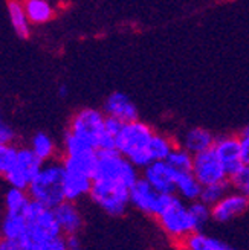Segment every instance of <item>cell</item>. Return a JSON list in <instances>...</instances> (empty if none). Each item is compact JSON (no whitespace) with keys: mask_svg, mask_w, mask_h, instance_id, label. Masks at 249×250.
Returning a JSON list of instances; mask_svg holds the SVG:
<instances>
[{"mask_svg":"<svg viewBox=\"0 0 249 250\" xmlns=\"http://www.w3.org/2000/svg\"><path fill=\"white\" fill-rule=\"evenodd\" d=\"M155 133L156 130L144 121L135 119L126 122L116 134L115 149L126 156L138 169H144L153 162L148 153V145Z\"/></svg>","mask_w":249,"mask_h":250,"instance_id":"cell-1","label":"cell"},{"mask_svg":"<svg viewBox=\"0 0 249 250\" xmlns=\"http://www.w3.org/2000/svg\"><path fill=\"white\" fill-rule=\"evenodd\" d=\"M106 118L103 110L84 107L70 118L68 131L91 144L96 151L115 149V137L106 130Z\"/></svg>","mask_w":249,"mask_h":250,"instance_id":"cell-2","label":"cell"},{"mask_svg":"<svg viewBox=\"0 0 249 250\" xmlns=\"http://www.w3.org/2000/svg\"><path fill=\"white\" fill-rule=\"evenodd\" d=\"M65 167L60 160L45 162L39 174L34 177L28 188L31 200L40 202L49 208H55L63 203L65 197Z\"/></svg>","mask_w":249,"mask_h":250,"instance_id":"cell-3","label":"cell"},{"mask_svg":"<svg viewBox=\"0 0 249 250\" xmlns=\"http://www.w3.org/2000/svg\"><path fill=\"white\" fill-rule=\"evenodd\" d=\"M186 202L176 194H173L164 209L156 217L160 229H162L170 240L176 241L179 246L185 241L186 236H190L196 230V224L191 217V212Z\"/></svg>","mask_w":249,"mask_h":250,"instance_id":"cell-4","label":"cell"},{"mask_svg":"<svg viewBox=\"0 0 249 250\" xmlns=\"http://www.w3.org/2000/svg\"><path fill=\"white\" fill-rule=\"evenodd\" d=\"M139 177V169L118 149H99L98 151L93 180L116 182L132 188Z\"/></svg>","mask_w":249,"mask_h":250,"instance_id":"cell-5","label":"cell"},{"mask_svg":"<svg viewBox=\"0 0 249 250\" xmlns=\"http://www.w3.org/2000/svg\"><path fill=\"white\" fill-rule=\"evenodd\" d=\"M89 197L107 215L121 217L130 206V188L116 182L93 180Z\"/></svg>","mask_w":249,"mask_h":250,"instance_id":"cell-6","label":"cell"},{"mask_svg":"<svg viewBox=\"0 0 249 250\" xmlns=\"http://www.w3.org/2000/svg\"><path fill=\"white\" fill-rule=\"evenodd\" d=\"M24 218H26L28 224V230L24 235H29L31 238L37 241L52 240L63 235L57 221L54 208H49L40 202L31 200V203L24 210Z\"/></svg>","mask_w":249,"mask_h":250,"instance_id":"cell-7","label":"cell"},{"mask_svg":"<svg viewBox=\"0 0 249 250\" xmlns=\"http://www.w3.org/2000/svg\"><path fill=\"white\" fill-rule=\"evenodd\" d=\"M43 164L45 162L32 151L31 146H22L17 149L16 162L5 174V179L11 186L26 191L34 177L42 169Z\"/></svg>","mask_w":249,"mask_h":250,"instance_id":"cell-8","label":"cell"},{"mask_svg":"<svg viewBox=\"0 0 249 250\" xmlns=\"http://www.w3.org/2000/svg\"><path fill=\"white\" fill-rule=\"evenodd\" d=\"M173 194H160L142 176L130 188V206L150 217H158Z\"/></svg>","mask_w":249,"mask_h":250,"instance_id":"cell-9","label":"cell"},{"mask_svg":"<svg viewBox=\"0 0 249 250\" xmlns=\"http://www.w3.org/2000/svg\"><path fill=\"white\" fill-rule=\"evenodd\" d=\"M191 172L204 186L229 180L225 167L222 165L220 159L217 157L213 148H209L206 151H202L199 154H194Z\"/></svg>","mask_w":249,"mask_h":250,"instance_id":"cell-10","label":"cell"},{"mask_svg":"<svg viewBox=\"0 0 249 250\" xmlns=\"http://www.w3.org/2000/svg\"><path fill=\"white\" fill-rule=\"evenodd\" d=\"M142 177L160 194H176L178 171L167 160H156L142 169Z\"/></svg>","mask_w":249,"mask_h":250,"instance_id":"cell-11","label":"cell"},{"mask_svg":"<svg viewBox=\"0 0 249 250\" xmlns=\"http://www.w3.org/2000/svg\"><path fill=\"white\" fill-rule=\"evenodd\" d=\"M213 149L216 151L217 157L220 159L222 165L225 167V169L228 172V177H231L234 172H237L243 167L239 136L226 134V136L216 137Z\"/></svg>","mask_w":249,"mask_h":250,"instance_id":"cell-12","label":"cell"},{"mask_svg":"<svg viewBox=\"0 0 249 250\" xmlns=\"http://www.w3.org/2000/svg\"><path fill=\"white\" fill-rule=\"evenodd\" d=\"M249 209V198L231 189L220 202L211 206V217L217 223H228L242 217Z\"/></svg>","mask_w":249,"mask_h":250,"instance_id":"cell-13","label":"cell"},{"mask_svg":"<svg viewBox=\"0 0 249 250\" xmlns=\"http://www.w3.org/2000/svg\"><path fill=\"white\" fill-rule=\"evenodd\" d=\"M103 111L106 113V116L115 118L124 124L138 119V108H136L130 96L122 92L110 93L104 101Z\"/></svg>","mask_w":249,"mask_h":250,"instance_id":"cell-14","label":"cell"},{"mask_svg":"<svg viewBox=\"0 0 249 250\" xmlns=\"http://www.w3.org/2000/svg\"><path fill=\"white\" fill-rule=\"evenodd\" d=\"M54 212L63 235H77L81 230L83 217L75 202L65 200L63 203H60L58 206L54 208Z\"/></svg>","mask_w":249,"mask_h":250,"instance_id":"cell-15","label":"cell"},{"mask_svg":"<svg viewBox=\"0 0 249 250\" xmlns=\"http://www.w3.org/2000/svg\"><path fill=\"white\" fill-rule=\"evenodd\" d=\"M214 142H216V136L209 130L204 127H193L182 134L181 141L178 144L183 146L186 151H190L191 154H199L202 151H206L209 148H213Z\"/></svg>","mask_w":249,"mask_h":250,"instance_id":"cell-16","label":"cell"},{"mask_svg":"<svg viewBox=\"0 0 249 250\" xmlns=\"http://www.w3.org/2000/svg\"><path fill=\"white\" fill-rule=\"evenodd\" d=\"M66 171V169H65ZM93 185V177L86 176L80 172H69L65 174V197L69 202H77V200L89 195Z\"/></svg>","mask_w":249,"mask_h":250,"instance_id":"cell-17","label":"cell"},{"mask_svg":"<svg viewBox=\"0 0 249 250\" xmlns=\"http://www.w3.org/2000/svg\"><path fill=\"white\" fill-rule=\"evenodd\" d=\"M9 244L11 250H68L65 235L46 241H37L29 235H23L17 240H9Z\"/></svg>","mask_w":249,"mask_h":250,"instance_id":"cell-18","label":"cell"},{"mask_svg":"<svg viewBox=\"0 0 249 250\" xmlns=\"http://www.w3.org/2000/svg\"><path fill=\"white\" fill-rule=\"evenodd\" d=\"M204 189V185L196 179V176L188 172H178L176 177V195L181 197L183 202L191 203L196 200H201V194Z\"/></svg>","mask_w":249,"mask_h":250,"instance_id":"cell-19","label":"cell"},{"mask_svg":"<svg viewBox=\"0 0 249 250\" xmlns=\"http://www.w3.org/2000/svg\"><path fill=\"white\" fill-rule=\"evenodd\" d=\"M8 16L11 26L20 39H28L31 35V21L24 11L22 0H8Z\"/></svg>","mask_w":249,"mask_h":250,"instance_id":"cell-20","label":"cell"},{"mask_svg":"<svg viewBox=\"0 0 249 250\" xmlns=\"http://www.w3.org/2000/svg\"><path fill=\"white\" fill-rule=\"evenodd\" d=\"M31 24H45L55 16V9L49 0H22Z\"/></svg>","mask_w":249,"mask_h":250,"instance_id":"cell-21","label":"cell"},{"mask_svg":"<svg viewBox=\"0 0 249 250\" xmlns=\"http://www.w3.org/2000/svg\"><path fill=\"white\" fill-rule=\"evenodd\" d=\"M181 247L183 250H234L228 244L204 233L202 230L193 232L190 236H186Z\"/></svg>","mask_w":249,"mask_h":250,"instance_id":"cell-22","label":"cell"},{"mask_svg":"<svg viewBox=\"0 0 249 250\" xmlns=\"http://www.w3.org/2000/svg\"><path fill=\"white\" fill-rule=\"evenodd\" d=\"M32 151L39 156L43 162L54 160L57 156V145L55 141L51 136L45 131H37L31 137V144H29Z\"/></svg>","mask_w":249,"mask_h":250,"instance_id":"cell-23","label":"cell"},{"mask_svg":"<svg viewBox=\"0 0 249 250\" xmlns=\"http://www.w3.org/2000/svg\"><path fill=\"white\" fill-rule=\"evenodd\" d=\"M178 145V141H174L171 136L164 134V133H155L150 145H148V153L152 156V160H167L170 153L174 149V146Z\"/></svg>","mask_w":249,"mask_h":250,"instance_id":"cell-24","label":"cell"},{"mask_svg":"<svg viewBox=\"0 0 249 250\" xmlns=\"http://www.w3.org/2000/svg\"><path fill=\"white\" fill-rule=\"evenodd\" d=\"M28 230L24 214H6L2 223V235L6 240H17Z\"/></svg>","mask_w":249,"mask_h":250,"instance_id":"cell-25","label":"cell"},{"mask_svg":"<svg viewBox=\"0 0 249 250\" xmlns=\"http://www.w3.org/2000/svg\"><path fill=\"white\" fill-rule=\"evenodd\" d=\"M31 203V197L28 191L19 189V188L11 186L5 195L6 214H24L28 205Z\"/></svg>","mask_w":249,"mask_h":250,"instance_id":"cell-26","label":"cell"},{"mask_svg":"<svg viewBox=\"0 0 249 250\" xmlns=\"http://www.w3.org/2000/svg\"><path fill=\"white\" fill-rule=\"evenodd\" d=\"M193 159H194V154L186 151L183 146L178 144L170 153V156L167 157V162L178 172H188L193 168Z\"/></svg>","mask_w":249,"mask_h":250,"instance_id":"cell-27","label":"cell"},{"mask_svg":"<svg viewBox=\"0 0 249 250\" xmlns=\"http://www.w3.org/2000/svg\"><path fill=\"white\" fill-rule=\"evenodd\" d=\"M232 189L229 180L225 182H219V183H213V185H206L204 186L202 194H201V200L204 203H206L208 206H214L217 202L225 197L229 191Z\"/></svg>","mask_w":249,"mask_h":250,"instance_id":"cell-28","label":"cell"},{"mask_svg":"<svg viewBox=\"0 0 249 250\" xmlns=\"http://www.w3.org/2000/svg\"><path fill=\"white\" fill-rule=\"evenodd\" d=\"M190 208V212H191V217L194 220V224H196V230H202L206 223L213 218L211 217V206H208L206 203H204L202 200H196V202H191L188 205Z\"/></svg>","mask_w":249,"mask_h":250,"instance_id":"cell-29","label":"cell"},{"mask_svg":"<svg viewBox=\"0 0 249 250\" xmlns=\"http://www.w3.org/2000/svg\"><path fill=\"white\" fill-rule=\"evenodd\" d=\"M17 149L14 144L0 142V176L5 177V174L14 165L17 157Z\"/></svg>","mask_w":249,"mask_h":250,"instance_id":"cell-30","label":"cell"},{"mask_svg":"<svg viewBox=\"0 0 249 250\" xmlns=\"http://www.w3.org/2000/svg\"><path fill=\"white\" fill-rule=\"evenodd\" d=\"M229 183L234 191L249 198V165H243L237 172H234L229 177Z\"/></svg>","mask_w":249,"mask_h":250,"instance_id":"cell-31","label":"cell"},{"mask_svg":"<svg viewBox=\"0 0 249 250\" xmlns=\"http://www.w3.org/2000/svg\"><path fill=\"white\" fill-rule=\"evenodd\" d=\"M14 139H16V131L9 125V122L5 119L2 110H0V142L12 144Z\"/></svg>","mask_w":249,"mask_h":250,"instance_id":"cell-32","label":"cell"},{"mask_svg":"<svg viewBox=\"0 0 249 250\" xmlns=\"http://www.w3.org/2000/svg\"><path fill=\"white\" fill-rule=\"evenodd\" d=\"M239 139H240L243 165H249V125H246L245 130L239 134Z\"/></svg>","mask_w":249,"mask_h":250,"instance_id":"cell-33","label":"cell"},{"mask_svg":"<svg viewBox=\"0 0 249 250\" xmlns=\"http://www.w3.org/2000/svg\"><path fill=\"white\" fill-rule=\"evenodd\" d=\"M66 246L68 250H81V243L77 235H66Z\"/></svg>","mask_w":249,"mask_h":250,"instance_id":"cell-34","label":"cell"},{"mask_svg":"<svg viewBox=\"0 0 249 250\" xmlns=\"http://www.w3.org/2000/svg\"><path fill=\"white\" fill-rule=\"evenodd\" d=\"M68 85H65V84H61L60 87H58V95L61 96V98H66L68 96Z\"/></svg>","mask_w":249,"mask_h":250,"instance_id":"cell-35","label":"cell"},{"mask_svg":"<svg viewBox=\"0 0 249 250\" xmlns=\"http://www.w3.org/2000/svg\"><path fill=\"white\" fill-rule=\"evenodd\" d=\"M0 250H11V244H9V240L3 238L0 241Z\"/></svg>","mask_w":249,"mask_h":250,"instance_id":"cell-36","label":"cell"}]
</instances>
